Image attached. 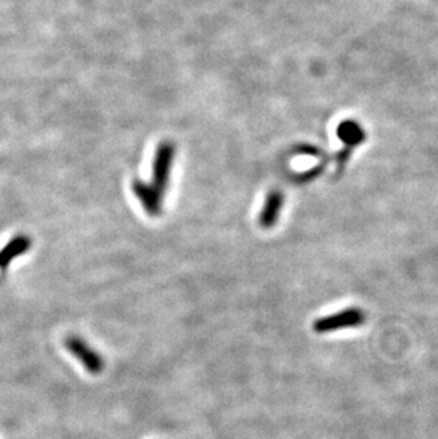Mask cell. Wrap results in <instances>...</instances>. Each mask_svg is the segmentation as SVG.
Wrapping results in <instances>:
<instances>
[{
	"label": "cell",
	"instance_id": "6da1fadb",
	"mask_svg": "<svg viewBox=\"0 0 438 439\" xmlns=\"http://www.w3.org/2000/svg\"><path fill=\"white\" fill-rule=\"evenodd\" d=\"M65 347L67 351L78 360L90 374L98 375L106 368L103 357L100 355L93 347H90L82 337L69 335L65 340Z\"/></svg>",
	"mask_w": 438,
	"mask_h": 439
},
{
	"label": "cell",
	"instance_id": "7a4b0ae2",
	"mask_svg": "<svg viewBox=\"0 0 438 439\" xmlns=\"http://www.w3.org/2000/svg\"><path fill=\"white\" fill-rule=\"evenodd\" d=\"M366 322V316L360 309H347L326 317L319 318L313 323L316 333H330L346 327H358Z\"/></svg>",
	"mask_w": 438,
	"mask_h": 439
},
{
	"label": "cell",
	"instance_id": "3957f363",
	"mask_svg": "<svg viewBox=\"0 0 438 439\" xmlns=\"http://www.w3.org/2000/svg\"><path fill=\"white\" fill-rule=\"evenodd\" d=\"M32 246L30 237L26 235H17L0 250V270H5L16 257L26 253Z\"/></svg>",
	"mask_w": 438,
	"mask_h": 439
},
{
	"label": "cell",
	"instance_id": "277c9868",
	"mask_svg": "<svg viewBox=\"0 0 438 439\" xmlns=\"http://www.w3.org/2000/svg\"><path fill=\"white\" fill-rule=\"evenodd\" d=\"M337 135L342 139L343 144L347 147V150H353L360 143L365 141L366 134L363 128L358 126L356 121H343L337 128Z\"/></svg>",
	"mask_w": 438,
	"mask_h": 439
},
{
	"label": "cell",
	"instance_id": "5b68a950",
	"mask_svg": "<svg viewBox=\"0 0 438 439\" xmlns=\"http://www.w3.org/2000/svg\"><path fill=\"white\" fill-rule=\"evenodd\" d=\"M282 202H284V198L277 191L269 195L265 209L262 211V215H261V225L264 228L269 229L277 222L279 212H281V208H282Z\"/></svg>",
	"mask_w": 438,
	"mask_h": 439
}]
</instances>
